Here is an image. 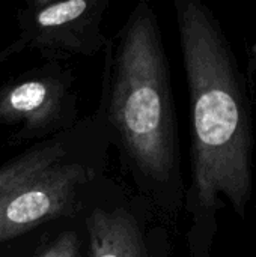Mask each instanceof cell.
Instances as JSON below:
<instances>
[{"instance_id":"7","label":"cell","mask_w":256,"mask_h":257,"mask_svg":"<svg viewBox=\"0 0 256 257\" xmlns=\"http://www.w3.org/2000/svg\"><path fill=\"white\" fill-rule=\"evenodd\" d=\"M59 158V149L56 146H47L33 151L23 158L0 169V203L12 194L17 188L33 179L51 167Z\"/></svg>"},{"instance_id":"1","label":"cell","mask_w":256,"mask_h":257,"mask_svg":"<svg viewBox=\"0 0 256 257\" xmlns=\"http://www.w3.org/2000/svg\"><path fill=\"white\" fill-rule=\"evenodd\" d=\"M177 21L192 108V209L208 224L220 197L246 217L253 191L250 102L232 48L213 12L198 0H177Z\"/></svg>"},{"instance_id":"3","label":"cell","mask_w":256,"mask_h":257,"mask_svg":"<svg viewBox=\"0 0 256 257\" xmlns=\"http://www.w3.org/2000/svg\"><path fill=\"white\" fill-rule=\"evenodd\" d=\"M83 181L77 166H51L17 188L0 203V241L18 236L59 217Z\"/></svg>"},{"instance_id":"2","label":"cell","mask_w":256,"mask_h":257,"mask_svg":"<svg viewBox=\"0 0 256 257\" xmlns=\"http://www.w3.org/2000/svg\"><path fill=\"white\" fill-rule=\"evenodd\" d=\"M109 116L143 176L160 184L174 181L178 146L169 71L157 20L146 3H139L124 29Z\"/></svg>"},{"instance_id":"4","label":"cell","mask_w":256,"mask_h":257,"mask_svg":"<svg viewBox=\"0 0 256 257\" xmlns=\"http://www.w3.org/2000/svg\"><path fill=\"white\" fill-rule=\"evenodd\" d=\"M103 5L95 0L35 2L26 11V36L33 44L88 51L97 47Z\"/></svg>"},{"instance_id":"5","label":"cell","mask_w":256,"mask_h":257,"mask_svg":"<svg viewBox=\"0 0 256 257\" xmlns=\"http://www.w3.org/2000/svg\"><path fill=\"white\" fill-rule=\"evenodd\" d=\"M88 229L89 257H148L134 218L124 209H95Z\"/></svg>"},{"instance_id":"6","label":"cell","mask_w":256,"mask_h":257,"mask_svg":"<svg viewBox=\"0 0 256 257\" xmlns=\"http://www.w3.org/2000/svg\"><path fill=\"white\" fill-rule=\"evenodd\" d=\"M54 102L56 93L48 81L27 80L8 89L0 98V116L38 123L50 116Z\"/></svg>"},{"instance_id":"8","label":"cell","mask_w":256,"mask_h":257,"mask_svg":"<svg viewBox=\"0 0 256 257\" xmlns=\"http://www.w3.org/2000/svg\"><path fill=\"white\" fill-rule=\"evenodd\" d=\"M78 241L74 232H65L41 257H77Z\"/></svg>"}]
</instances>
